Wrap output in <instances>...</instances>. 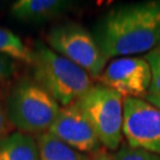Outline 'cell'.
Returning a JSON list of instances; mask_svg holds the SVG:
<instances>
[{"label":"cell","instance_id":"9","mask_svg":"<svg viewBox=\"0 0 160 160\" xmlns=\"http://www.w3.org/2000/svg\"><path fill=\"white\" fill-rule=\"evenodd\" d=\"M74 6L68 0H18L10 7V14L18 22L39 24L62 17Z\"/></svg>","mask_w":160,"mask_h":160},{"label":"cell","instance_id":"8","mask_svg":"<svg viewBox=\"0 0 160 160\" xmlns=\"http://www.w3.org/2000/svg\"><path fill=\"white\" fill-rule=\"evenodd\" d=\"M48 132L84 154L90 155L103 148L92 125L76 102L61 107Z\"/></svg>","mask_w":160,"mask_h":160},{"label":"cell","instance_id":"6","mask_svg":"<svg viewBox=\"0 0 160 160\" xmlns=\"http://www.w3.org/2000/svg\"><path fill=\"white\" fill-rule=\"evenodd\" d=\"M122 134L128 146L160 155V108L145 98H125Z\"/></svg>","mask_w":160,"mask_h":160},{"label":"cell","instance_id":"3","mask_svg":"<svg viewBox=\"0 0 160 160\" xmlns=\"http://www.w3.org/2000/svg\"><path fill=\"white\" fill-rule=\"evenodd\" d=\"M5 108L12 127L25 134L39 135L49 131L61 106L32 77H22L10 88Z\"/></svg>","mask_w":160,"mask_h":160},{"label":"cell","instance_id":"2","mask_svg":"<svg viewBox=\"0 0 160 160\" xmlns=\"http://www.w3.org/2000/svg\"><path fill=\"white\" fill-rule=\"evenodd\" d=\"M31 71L33 78L61 107L76 102L94 84L89 74L71 61L58 55L43 42L32 48Z\"/></svg>","mask_w":160,"mask_h":160},{"label":"cell","instance_id":"16","mask_svg":"<svg viewBox=\"0 0 160 160\" xmlns=\"http://www.w3.org/2000/svg\"><path fill=\"white\" fill-rule=\"evenodd\" d=\"M10 126H11V123L8 122L7 114H6L5 100H2L0 96V139L10 134V129H8Z\"/></svg>","mask_w":160,"mask_h":160},{"label":"cell","instance_id":"19","mask_svg":"<svg viewBox=\"0 0 160 160\" xmlns=\"http://www.w3.org/2000/svg\"><path fill=\"white\" fill-rule=\"evenodd\" d=\"M155 49H158V50L160 51V38H159V42H158V45H157V48H155Z\"/></svg>","mask_w":160,"mask_h":160},{"label":"cell","instance_id":"1","mask_svg":"<svg viewBox=\"0 0 160 160\" xmlns=\"http://www.w3.org/2000/svg\"><path fill=\"white\" fill-rule=\"evenodd\" d=\"M92 33L109 59L148 53L160 38V1L114 7L97 20Z\"/></svg>","mask_w":160,"mask_h":160},{"label":"cell","instance_id":"17","mask_svg":"<svg viewBox=\"0 0 160 160\" xmlns=\"http://www.w3.org/2000/svg\"><path fill=\"white\" fill-rule=\"evenodd\" d=\"M88 160H113V158H112V155L107 153L106 148H102L97 151L96 153H92L89 155Z\"/></svg>","mask_w":160,"mask_h":160},{"label":"cell","instance_id":"14","mask_svg":"<svg viewBox=\"0 0 160 160\" xmlns=\"http://www.w3.org/2000/svg\"><path fill=\"white\" fill-rule=\"evenodd\" d=\"M152 71V83L148 94H160V51L153 49L152 51L145 55Z\"/></svg>","mask_w":160,"mask_h":160},{"label":"cell","instance_id":"7","mask_svg":"<svg viewBox=\"0 0 160 160\" xmlns=\"http://www.w3.org/2000/svg\"><path fill=\"white\" fill-rule=\"evenodd\" d=\"M97 81L123 98H145L152 83V71L145 57H118L109 61Z\"/></svg>","mask_w":160,"mask_h":160},{"label":"cell","instance_id":"4","mask_svg":"<svg viewBox=\"0 0 160 160\" xmlns=\"http://www.w3.org/2000/svg\"><path fill=\"white\" fill-rule=\"evenodd\" d=\"M123 100L119 92L97 82L76 101L103 148L115 152L123 139Z\"/></svg>","mask_w":160,"mask_h":160},{"label":"cell","instance_id":"10","mask_svg":"<svg viewBox=\"0 0 160 160\" xmlns=\"http://www.w3.org/2000/svg\"><path fill=\"white\" fill-rule=\"evenodd\" d=\"M0 160H39L37 139L22 132H12L0 139Z\"/></svg>","mask_w":160,"mask_h":160},{"label":"cell","instance_id":"12","mask_svg":"<svg viewBox=\"0 0 160 160\" xmlns=\"http://www.w3.org/2000/svg\"><path fill=\"white\" fill-rule=\"evenodd\" d=\"M0 55L12 58L16 62L25 64L32 63L33 52L24 40L11 30L0 26Z\"/></svg>","mask_w":160,"mask_h":160},{"label":"cell","instance_id":"5","mask_svg":"<svg viewBox=\"0 0 160 160\" xmlns=\"http://www.w3.org/2000/svg\"><path fill=\"white\" fill-rule=\"evenodd\" d=\"M46 45L58 55L87 71L97 80L110 61L92 36V31L76 22H62L48 31Z\"/></svg>","mask_w":160,"mask_h":160},{"label":"cell","instance_id":"13","mask_svg":"<svg viewBox=\"0 0 160 160\" xmlns=\"http://www.w3.org/2000/svg\"><path fill=\"white\" fill-rule=\"evenodd\" d=\"M112 158L113 160H160V155L140 148H134L127 143H123L114 155H112Z\"/></svg>","mask_w":160,"mask_h":160},{"label":"cell","instance_id":"18","mask_svg":"<svg viewBox=\"0 0 160 160\" xmlns=\"http://www.w3.org/2000/svg\"><path fill=\"white\" fill-rule=\"evenodd\" d=\"M145 100H147L148 102H151L152 104H154L158 108H160V94H147Z\"/></svg>","mask_w":160,"mask_h":160},{"label":"cell","instance_id":"11","mask_svg":"<svg viewBox=\"0 0 160 160\" xmlns=\"http://www.w3.org/2000/svg\"><path fill=\"white\" fill-rule=\"evenodd\" d=\"M37 139L39 160H88L89 155L77 149L52 135L50 132L42 133Z\"/></svg>","mask_w":160,"mask_h":160},{"label":"cell","instance_id":"15","mask_svg":"<svg viewBox=\"0 0 160 160\" xmlns=\"http://www.w3.org/2000/svg\"><path fill=\"white\" fill-rule=\"evenodd\" d=\"M18 71V64L12 58L0 55V87L11 82Z\"/></svg>","mask_w":160,"mask_h":160}]
</instances>
